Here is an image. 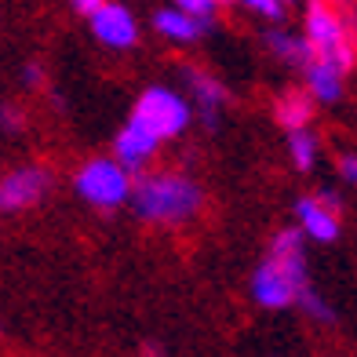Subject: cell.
Masks as SVG:
<instances>
[{
  "label": "cell",
  "instance_id": "1",
  "mask_svg": "<svg viewBox=\"0 0 357 357\" xmlns=\"http://www.w3.org/2000/svg\"><path fill=\"white\" fill-rule=\"evenodd\" d=\"M310 288L306 278V252H303V230L284 226L270 237L266 259L252 273V299L263 310H288L296 306L299 296Z\"/></svg>",
  "mask_w": 357,
  "mask_h": 357
},
{
  "label": "cell",
  "instance_id": "2",
  "mask_svg": "<svg viewBox=\"0 0 357 357\" xmlns=\"http://www.w3.org/2000/svg\"><path fill=\"white\" fill-rule=\"evenodd\" d=\"M132 208L142 222L183 226L201 215L204 190L183 172H146L132 183Z\"/></svg>",
  "mask_w": 357,
  "mask_h": 357
},
{
  "label": "cell",
  "instance_id": "3",
  "mask_svg": "<svg viewBox=\"0 0 357 357\" xmlns=\"http://www.w3.org/2000/svg\"><path fill=\"white\" fill-rule=\"evenodd\" d=\"M303 37L310 44L314 59H328L343 73L354 70L357 44H354L350 26H347L343 15H339L335 4H328V0H310L303 11Z\"/></svg>",
  "mask_w": 357,
  "mask_h": 357
},
{
  "label": "cell",
  "instance_id": "4",
  "mask_svg": "<svg viewBox=\"0 0 357 357\" xmlns=\"http://www.w3.org/2000/svg\"><path fill=\"white\" fill-rule=\"evenodd\" d=\"M132 172H128L117 157H88L84 165L77 168L73 175V190L77 197L99 208V212H113V208H121L124 201H132Z\"/></svg>",
  "mask_w": 357,
  "mask_h": 357
},
{
  "label": "cell",
  "instance_id": "5",
  "mask_svg": "<svg viewBox=\"0 0 357 357\" xmlns=\"http://www.w3.org/2000/svg\"><path fill=\"white\" fill-rule=\"evenodd\" d=\"M132 121H139L146 132H153L160 142L178 139L193 121V106L183 91L168 84H150L132 106Z\"/></svg>",
  "mask_w": 357,
  "mask_h": 357
},
{
  "label": "cell",
  "instance_id": "6",
  "mask_svg": "<svg viewBox=\"0 0 357 357\" xmlns=\"http://www.w3.org/2000/svg\"><path fill=\"white\" fill-rule=\"evenodd\" d=\"M88 26H91V37L109 52H132L139 44V19L121 0H106L102 8H95L88 15Z\"/></svg>",
  "mask_w": 357,
  "mask_h": 357
},
{
  "label": "cell",
  "instance_id": "7",
  "mask_svg": "<svg viewBox=\"0 0 357 357\" xmlns=\"http://www.w3.org/2000/svg\"><path fill=\"white\" fill-rule=\"evenodd\" d=\"M183 80H186V99H190L193 113L201 117V124L208 128V132L219 128L222 109H226V102H230L226 84H222L219 77H212L208 70H197V66H186L183 70Z\"/></svg>",
  "mask_w": 357,
  "mask_h": 357
},
{
  "label": "cell",
  "instance_id": "8",
  "mask_svg": "<svg viewBox=\"0 0 357 357\" xmlns=\"http://www.w3.org/2000/svg\"><path fill=\"white\" fill-rule=\"evenodd\" d=\"M52 190V172L40 165L15 168L0 178V212H26L37 201H44V193Z\"/></svg>",
  "mask_w": 357,
  "mask_h": 357
},
{
  "label": "cell",
  "instance_id": "9",
  "mask_svg": "<svg viewBox=\"0 0 357 357\" xmlns=\"http://www.w3.org/2000/svg\"><path fill=\"white\" fill-rule=\"evenodd\" d=\"M157 150H160V139L153 132H146V128L132 117H128V124L117 132V139H113V157H117L132 175L146 172V165L157 157Z\"/></svg>",
  "mask_w": 357,
  "mask_h": 357
},
{
  "label": "cell",
  "instance_id": "10",
  "mask_svg": "<svg viewBox=\"0 0 357 357\" xmlns=\"http://www.w3.org/2000/svg\"><path fill=\"white\" fill-rule=\"evenodd\" d=\"M296 222L303 237L317 241V245H332L339 237V212H332L317 193H306V197L296 201Z\"/></svg>",
  "mask_w": 357,
  "mask_h": 357
},
{
  "label": "cell",
  "instance_id": "11",
  "mask_svg": "<svg viewBox=\"0 0 357 357\" xmlns=\"http://www.w3.org/2000/svg\"><path fill=\"white\" fill-rule=\"evenodd\" d=\"M303 88L314 95L317 106H335L343 102V91H347V73L328 59H310L303 66Z\"/></svg>",
  "mask_w": 357,
  "mask_h": 357
},
{
  "label": "cell",
  "instance_id": "12",
  "mask_svg": "<svg viewBox=\"0 0 357 357\" xmlns=\"http://www.w3.org/2000/svg\"><path fill=\"white\" fill-rule=\"evenodd\" d=\"M208 26H212L208 19H197V15H190V11H178L175 4L153 11V29H157V37H165L168 44H178V47L197 44V40L208 33Z\"/></svg>",
  "mask_w": 357,
  "mask_h": 357
},
{
  "label": "cell",
  "instance_id": "13",
  "mask_svg": "<svg viewBox=\"0 0 357 357\" xmlns=\"http://www.w3.org/2000/svg\"><path fill=\"white\" fill-rule=\"evenodd\" d=\"M263 44H266V52L278 59V62H284L288 70H303L306 62L314 59L306 37L296 33V29H284V26H270L266 33H263Z\"/></svg>",
  "mask_w": 357,
  "mask_h": 357
},
{
  "label": "cell",
  "instance_id": "14",
  "mask_svg": "<svg viewBox=\"0 0 357 357\" xmlns=\"http://www.w3.org/2000/svg\"><path fill=\"white\" fill-rule=\"evenodd\" d=\"M314 113H317V102L306 88H288V91L278 95V102H273V117H278V124L284 132H291V128H310Z\"/></svg>",
  "mask_w": 357,
  "mask_h": 357
},
{
  "label": "cell",
  "instance_id": "15",
  "mask_svg": "<svg viewBox=\"0 0 357 357\" xmlns=\"http://www.w3.org/2000/svg\"><path fill=\"white\" fill-rule=\"evenodd\" d=\"M288 153L296 172H314L317 153H321V139L314 135V128H291L288 132Z\"/></svg>",
  "mask_w": 357,
  "mask_h": 357
},
{
  "label": "cell",
  "instance_id": "16",
  "mask_svg": "<svg viewBox=\"0 0 357 357\" xmlns=\"http://www.w3.org/2000/svg\"><path fill=\"white\" fill-rule=\"evenodd\" d=\"M296 306H299V310H303L306 317H310V321H317V324H332V321H335V310L328 306V299H321L314 288H306L303 296H299V303H296Z\"/></svg>",
  "mask_w": 357,
  "mask_h": 357
},
{
  "label": "cell",
  "instance_id": "17",
  "mask_svg": "<svg viewBox=\"0 0 357 357\" xmlns=\"http://www.w3.org/2000/svg\"><path fill=\"white\" fill-rule=\"evenodd\" d=\"M241 8H248L252 15L266 22H284V4L281 0H241Z\"/></svg>",
  "mask_w": 357,
  "mask_h": 357
},
{
  "label": "cell",
  "instance_id": "18",
  "mask_svg": "<svg viewBox=\"0 0 357 357\" xmlns=\"http://www.w3.org/2000/svg\"><path fill=\"white\" fill-rule=\"evenodd\" d=\"M172 4L178 11H190V15H197V19H208L212 22L215 19V11H219V0H172Z\"/></svg>",
  "mask_w": 357,
  "mask_h": 357
},
{
  "label": "cell",
  "instance_id": "19",
  "mask_svg": "<svg viewBox=\"0 0 357 357\" xmlns=\"http://www.w3.org/2000/svg\"><path fill=\"white\" fill-rule=\"evenodd\" d=\"M335 172H339V178H343V183L357 186V153H354V150L339 153V160H335Z\"/></svg>",
  "mask_w": 357,
  "mask_h": 357
},
{
  "label": "cell",
  "instance_id": "20",
  "mask_svg": "<svg viewBox=\"0 0 357 357\" xmlns=\"http://www.w3.org/2000/svg\"><path fill=\"white\" fill-rule=\"evenodd\" d=\"M0 128H4V132H19V128H22V113L15 106H0Z\"/></svg>",
  "mask_w": 357,
  "mask_h": 357
},
{
  "label": "cell",
  "instance_id": "21",
  "mask_svg": "<svg viewBox=\"0 0 357 357\" xmlns=\"http://www.w3.org/2000/svg\"><path fill=\"white\" fill-rule=\"evenodd\" d=\"M22 84H26V88H40V84H44V70L37 66V62H29V66L22 70Z\"/></svg>",
  "mask_w": 357,
  "mask_h": 357
},
{
  "label": "cell",
  "instance_id": "22",
  "mask_svg": "<svg viewBox=\"0 0 357 357\" xmlns=\"http://www.w3.org/2000/svg\"><path fill=\"white\" fill-rule=\"evenodd\" d=\"M317 197H321L324 204H328V208H332V212H343V197H339V193H335V190H321V193H317Z\"/></svg>",
  "mask_w": 357,
  "mask_h": 357
},
{
  "label": "cell",
  "instance_id": "23",
  "mask_svg": "<svg viewBox=\"0 0 357 357\" xmlns=\"http://www.w3.org/2000/svg\"><path fill=\"white\" fill-rule=\"evenodd\" d=\"M70 4H73V11H80V15H91L95 8H102L106 0H70Z\"/></svg>",
  "mask_w": 357,
  "mask_h": 357
},
{
  "label": "cell",
  "instance_id": "24",
  "mask_svg": "<svg viewBox=\"0 0 357 357\" xmlns=\"http://www.w3.org/2000/svg\"><path fill=\"white\" fill-rule=\"evenodd\" d=\"M347 26H350V33H357V0H350V15H343Z\"/></svg>",
  "mask_w": 357,
  "mask_h": 357
},
{
  "label": "cell",
  "instance_id": "25",
  "mask_svg": "<svg viewBox=\"0 0 357 357\" xmlns=\"http://www.w3.org/2000/svg\"><path fill=\"white\" fill-rule=\"evenodd\" d=\"M142 357H165V347H160V343H146L142 347Z\"/></svg>",
  "mask_w": 357,
  "mask_h": 357
},
{
  "label": "cell",
  "instance_id": "26",
  "mask_svg": "<svg viewBox=\"0 0 357 357\" xmlns=\"http://www.w3.org/2000/svg\"><path fill=\"white\" fill-rule=\"evenodd\" d=\"M328 4H350V0H328Z\"/></svg>",
  "mask_w": 357,
  "mask_h": 357
},
{
  "label": "cell",
  "instance_id": "27",
  "mask_svg": "<svg viewBox=\"0 0 357 357\" xmlns=\"http://www.w3.org/2000/svg\"><path fill=\"white\" fill-rule=\"evenodd\" d=\"M219 4H234V0H219Z\"/></svg>",
  "mask_w": 357,
  "mask_h": 357
},
{
  "label": "cell",
  "instance_id": "28",
  "mask_svg": "<svg viewBox=\"0 0 357 357\" xmlns=\"http://www.w3.org/2000/svg\"><path fill=\"white\" fill-rule=\"evenodd\" d=\"M281 4H296V0H281Z\"/></svg>",
  "mask_w": 357,
  "mask_h": 357
}]
</instances>
